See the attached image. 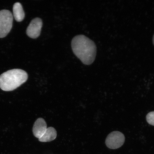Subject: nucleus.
I'll return each instance as SVG.
<instances>
[{
  "label": "nucleus",
  "mask_w": 154,
  "mask_h": 154,
  "mask_svg": "<svg viewBox=\"0 0 154 154\" xmlns=\"http://www.w3.org/2000/svg\"><path fill=\"white\" fill-rule=\"evenodd\" d=\"M72 47L75 55L84 64H91L95 60L96 47L94 42L83 35L75 36L72 42Z\"/></svg>",
  "instance_id": "1"
},
{
  "label": "nucleus",
  "mask_w": 154,
  "mask_h": 154,
  "mask_svg": "<svg viewBox=\"0 0 154 154\" xmlns=\"http://www.w3.org/2000/svg\"><path fill=\"white\" fill-rule=\"evenodd\" d=\"M28 75L25 71L13 69L3 73L0 75V88L3 91H13L26 82Z\"/></svg>",
  "instance_id": "2"
},
{
  "label": "nucleus",
  "mask_w": 154,
  "mask_h": 154,
  "mask_svg": "<svg viewBox=\"0 0 154 154\" xmlns=\"http://www.w3.org/2000/svg\"><path fill=\"white\" fill-rule=\"evenodd\" d=\"M13 19L10 11L7 10L0 11V38H5L11 31Z\"/></svg>",
  "instance_id": "3"
},
{
  "label": "nucleus",
  "mask_w": 154,
  "mask_h": 154,
  "mask_svg": "<svg viewBox=\"0 0 154 154\" xmlns=\"http://www.w3.org/2000/svg\"><path fill=\"white\" fill-rule=\"evenodd\" d=\"M125 137L122 133L115 131L109 134L106 138L105 143L107 147L111 149H116L124 144Z\"/></svg>",
  "instance_id": "4"
},
{
  "label": "nucleus",
  "mask_w": 154,
  "mask_h": 154,
  "mask_svg": "<svg viewBox=\"0 0 154 154\" xmlns=\"http://www.w3.org/2000/svg\"><path fill=\"white\" fill-rule=\"evenodd\" d=\"M42 26L43 22L41 19L36 18L33 19L27 28V35L30 38H37L41 33Z\"/></svg>",
  "instance_id": "5"
},
{
  "label": "nucleus",
  "mask_w": 154,
  "mask_h": 154,
  "mask_svg": "<svg viewBox=\"0 0 154 154\" xmlns=\"http://www.w3.org/2000/svg\"><path fill=\"white\" fill-rule=\"evenodd\" d=\"M47 123L44 119L38 118L34 123L32 132L34 136L38 139L42 137L47 129Z\"/></svg>",
  "instance_id": "6"
},
{
  "label": "nucleus",
  "mask_w": 154,
  "mask_h": 154,
  "mask_svg": "<svg viewBox=\"0 0 154 154\" xmlns=\"http://www.w3.org/2000/svg\"><path fill=\"white\" fill-rule=\"evenodd\" d=\"M13 16L18 22H21L25 18V13L21 3H15L13 7Z\"/></svg>",
  "instance_id": "7"
},
{
  "label": "nucleus",
  "mask_w": 154,
  "mask_h": 154,
  "mask_svg": "<svg viewBox=\"0 0 154 154\" xmlns=\"http://www.w3.org/2000/svg\"><path fill=\"white\" fill-rule=\"evenodd\" d=\"M57 136L56 130L53 127H49L47 128L45 133L42 137L38 139V140L42 142H51L54 140Z\"/></svg>",
  "instance_id": "8"
},
{
  "label": "nucleus",
  "mask_w": 154,
  "mask_h": 154,
  "mask_svg": "<svg viewBox=\"0 0 154 154\" xmlns=\"http://www.w3.org/2000/svg\"><path fill=\"white\" fill-rule=\"evenodd\" d=\"M146 120L149 124L154 126V111L148 113L146 116Z\"/></svg>",
  "instance_id": "9"
},
{
  "label": "nucleus",
  "mask_w": 154,
  "mask_h": 154,
  "mask_svg": "<svg viewBox=\"0 0 154 154\" xmlns=\"http://www.w3.org/2000/svg\"><path fill=\"white\" fill-rule=\"evenodd\" d=\"M153 44L154 45V35L153 36Z\"/></svg>",
  "instance_id": "10"
}]
</instances>
